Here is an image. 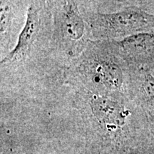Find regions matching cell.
I'll list each match as a JSON object with an SVG mask.
<instances>
[{
    "label": "cell",
    "instance_id": "obj_1",
    "mask_svg": "<svg viewBox=\"0 0 154 154\" xmlns=\"http://www.w3.org/2000/svg\"><path fill=\"white\" fill-rule=\"evenodd\" d=\"M68 74L91 94L125 93L126 69L106 41L90 40L85 49L71 63Z\"/></svg>",
    "mask_w": 154,
    "mask_h": 154
},
{
    "label": "cell",
    "instance_id": "obj_2",
    "mask_svg": "<svg viewBox=\"0 0 154 154\" xmlns=\"http://www.w3.org/2000/svg\"><path fill=\"white\" fill-rule=\"evenodd\" d=\"M84 17L90 34L97 41L119 40L154 30V11L144 4L128 5L111 13H88Z\"/></svg>",
    "mask_w": 154,
    "mask_h": 154
},
{
    "label": "cell",
    "instance_id": "obj_3",
    "mask_svg": "<svg viewBox=\"0 0 154 154\" xmlns=\"http://www.w3.org/2000/svg\"><path fill=\"white\" fill-rule=\"evenodd\" d=\"M89 30L81 14L78 2H59L54 13V38L60 49L70 57H77L87 47Z\"/></svg>",
    "mask_w": 154,
    "mask_h": 154
},
{
    "label": "cell",
    "instance_id": "obj_4",
    "mask_svg": "<svg viewBox=\"0 0 154 154\" xmlns=\"http://www.w3.org/2000/svg\"><path fill=\"white\" fill-rule=\"evenodd\" d=\"M106 42L126 69L154 72V30Z\"/></svg>",
    "mask_w": 154,
    "mask_h": 154
},
{
    "label": "cell",
    "instance_id": "obj_5",
    "mask_svg": "<svg viewBox=\"0 0 154 154\" xmlns=\"http://www.w3.org/2000/svg\"><path fill=\"white\" fill-rule=\"evenodd\" d=\"M125 92L154 124V74L144 69H126Z\"/></svg>",
    "mask_w": 154,
    "mask_h": 154
},
{
    "label": "cell",
    "instance_id": "obj_6",
    "mask_svg": "<svg viewBox=\"0 0 154 154\" xmlns=\"http://www.w3.org/2000/svg\"><path fill=\"white\" fill-rule=\"evenodd\" d=\"M41 7L38 2L30 4L26 13V19L22 30L19 34L14 49L1 60V65L9 64L26 57L32 46L37 39L41 28Z\"/></svg>",
    "mask_w": 154,
    "mask_h": 154
},
{
    "label": "cell",
    "instance_id": "obj_7",
    "mask_svg": "<svg viewBox=\"0 0 154 154\" xmlns=\"http://www.w3.org/2000/svg\"><path fill=\"white\" fill-rule=\"evenodd\" d=\"M0 32H1V43H5L9 36L12 20L14 19V7L11 2L1 1L0 7Z\"/></svg>",
    "mask_w": 154,
    "mask_h": 154
},
{
    "label": "cell",
    "instance_id": "obj_8",
    "mask_svg": "<svg viewBox=\"0 0 154 154\" xmlns=\"http://www.w3.org/2000/svg\"><path fill=\"white\" fill-rule=\"evenodd\" d=\"M153 74H154V72H153Z\"/></svg>",
    "mask_w": 154,
    "mask_h": 154
}]
</instances>
